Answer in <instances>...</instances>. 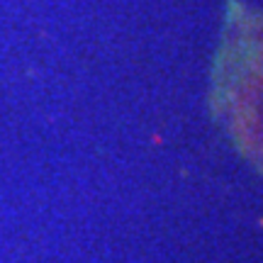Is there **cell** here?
<instances>
[{"instance_id": "cell-1", "label": "cell", "mask_w": 263, "mask_h": 263, "mask_svg": "<svg viewBox=\"0 0 263 263\" xmlns=\"http://www.w3.org/2000/svg\"><path fill=\"white\" fill-rule=\"evenodd\" d=\"M210 105L241 159L263 176V12L229 0Z\"/></svg>"}]
</instances>
